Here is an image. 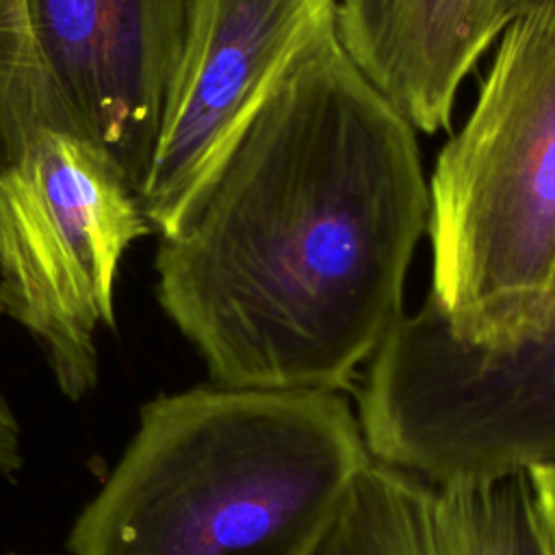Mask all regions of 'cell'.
<instances>
[{
    "mask_svg": "<svg viewBox=\"0 0 555 555\" xmlns=\"http://www.w3.org/2000/svg\"><path fill=\"white\" fill-rule=\"evenodd\" d=\"M427 215L416 128L330 26L158 238L156 299L215 384L340 392L405 317Z\"/></svg>",
    "mask_w": 555,
    "mask_h": 555,
    "instance_id": "obj_1",
    "label": "cell"
},
{
    "mask_svg": "<svg viewBox=\"0 0 555 555\" xmlns=\"http://www.w3.org/2000/svg\"><path fill=\"white\" fill-rule=\"evenodd\" d=\"M371 460L340 392L152 399L69 533L74 555H317Z\"/></svg>",
    "mask_w": 555,
    "mask_h": 555,
    "instance_id": "obj_2",
    "label": "cell"
},
{
    "mask_svg": "<svg viewBox=\"0 0 555 555\" xmlns=\"http://www.w3.org/2000/svg\"><path fill=\"white\" fill-rule=\"evenodd\" d=\"M429 189L431 288L453 336L501 345L555 299V0H520Z\"/></svg>",
    "mask_w": 555,
    "mask_h": 555,
    "instance_id": "obj_3",
    "label": "cell"
},
{
    "mask_svg": "<svg viewBox=\"0 0 555 555\" xmlns=\"http://www.w3.org/2000/svg\"><path fill=\"white\" fill-rule=\"evenodd\" d=\"M358 418L375 460L427 481L555 468V299L501 345H470L429 297L364 366Z\"/></svg>",
    "mask_w": 555,
    "mask_h": 555,
    "instance_id": "obj_4",
    "label": "cell"
},
{
    "mask_svg": "<svg viewBox=\"0 0 555 555\" xmlns=\"http://www.w3.org/2000/svg\"><path fill=\"white\" fill-rule=\"evenodd\" d=\"M150 232L124 169L85 134L41 128L0 180V306L69 399L95 386V332L115 327L121 260Z\"/></svg>",
    "mask_w": 555,
    "mask_h": 555,
    "instance_id": "obj_5",
    "label": "cell"
},
{
    "mask_svg": "<svg viewBox=\"0 0 555 555\" xmlns=\"http://www.w3.org/2000/svg\"><path fill=\"white\" fill-rule=\"evenodd\" d=\"M204 0H30L63 130L108 150L141 191Z\"/></svg>",
    "mask_w": 555,
    "mask_h": 555,
    "instance_id": "obj_6",
    "label": "cell"
},
{
    "mask_svg": "<svg viewBox=\"0 0 555 555\" xmlns=\"http://www.w3.org/2000/svg\"><path fill=\"white\" fill-rule=\"evenodd\" d=\"M338 0H204L139 191L169 236L291 61L336 26Z\"/></svg>",
    "mask_w": 555,
    "mask_h": 555,
    "instance_id": "obj_7",
    "label": "cell"
},
{
    "mask_svg": "<svg viewBox=\"0 0 555 555\" xmlns=\"http://www.w3.org/2000/svg\"><path fill=\"white\" fill-rule=\"evenodd\" d=\"M509 17V0H338L336 33L408 121L434 134L451 128L464 78Z\"/></svg>",
    "mask_w": 555,
    "mask_h": 555,
    "instance_id": "obj_8",
    "label": "cell"
},
{
    "mask_svg": "<svg viewBox=\"0 0 555 555\" xmlns=\"http://www.w3.org/2000/svg\"><path fill=\"white\" fill-rule=\"evenodd\" d=\"M317 555H449L436 483L371 455Z\"/></svg>",
    "mask_w": 555,
    "mask_h": 555,
    "instance_id": "obj_9",
    "label": "cell"
},
{
    "mask_svg": "<svg viewBox=\"0 0 555 555\" xmlns=\"http://www.w3.org/2000/svg\"><path fill=\"white\" fill-rule=\"evenodd\" d=\"M436 509L449 555H555L527 473L436 483Z\"/></svg>",
    "mask_w": 555,
    "mask_h": 555,
    "instance_id": "obj_10",
    "label": "cell"
},
{
    "mask_svg": "<svg viewBox=\"0 0 555 555\" xmlns=\"http://www.w3.org/2000/svg\"><path fill=\"white\" fill-rule=\"evenodd\" d=\"M41 128L61 124L33 35L30 0H0V178Z\"/></svg>",
    "mask_w": 555,
    "mask_h": 555,
    "instance_id": "obj_11",
    "label": "cell"
},
{
    "mask_svg": "<svg viewBox=\"0 0 555 555\" xmlns=\"http://www.w3.org/2000/svg\"><path fill=\"white\" fill-rule=\"evenodd\" d=\"M22 466L20 423L0 395V475H13Z\"/></svg>",
    "mask_w": 555,
    "mask_h": 555,
    "instance_id": "obj_12",
    "label": "cell"
},
{
    "mask_svg": "<svg viewBox=\"0 0 555 555\" xmlns=\"http://www.w3.org/2000/svg\"><path fill=\"white\" fill-rule=\"evenodd\" d=\"M533 494H535V503L542 516V522L546 527L551 546L555 551V468H540V470H531L527 473Z\"/></svg>",
    "mask_w": 555,
    "mask_h": 555,
    "instance_id": "obj_13",
    "label": "cell"
},
{
    "mask_svg": "<svg viewBox=\"0 0 555 555\" xmlns=\"http://www.w3.org/2000/svg\"><path fill=\"white\" fill-rule=\"evenodd\" d=\"M520 0H509V9H512V13H514V9H516V4H518Z\"/></svg>",
    "mask_w": 555,
    "mask_h": 555,
    "instance_id": "obj_14",
    "label": "cell"
},
{
    "mask_svg": "<svg viewBox=\"0 0 555 555\" xmlns=\"http://www.w3.org/2000/svg\"><path fill=\"white\" fill-rule=\"evenodd\" d=\"M2 314H4V312H2V306H0V317H2Z\"/></svg>",
    "mask_w": 555,
    "mask_h": 555,
    "instance_id": "obj_15",
    "label": "cell"
}]
</instances>
